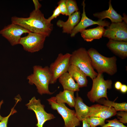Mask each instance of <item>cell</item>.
<instances>
[{
  "instance_id": "cell-15",
  "label": "cell",
  "mask_w": 127,
  "mask_h": 127,
  "mask_svg": "<svg viewBox=\"0 0 127 127\" xmlns=\"http://www.w3.org/2000/svg\"><path fill=\"white\" fill-rule=\"evenodd\" d=\"M107 45V47L115 54L122 59L127 58V42L109 40Z\"/></svg>"
},
{
  "instance_id": "cell-1",
  "label": "cell",
  "mask_w": 127,
  "mask_h": 127,
  "mask_svg": "<svg viewBox=\"0 0 127 127\" xmlns=\"http://www.w3.org/2000/svg\"><path fill=\"white\" fill-rule=\"evenodd\" d=\"M12 23L20 25L31 32L49 36L53 30V25L44 17L40 10H34L27 18L12 17Z\"/></svg>"
},
{
  "instance_id": "cell-12",
  "label": "cell",
  "mask_w": 127,
  "mask_h": 127,
  "mask_svg": "<svg viewBox=\"0 0 127 127\" xmlns=\"http://www.w3.org/2000/svg\"><path fill=\"white\" fill-rule=\"evenodd\" d=\"M82 5L83 6V12L82 15L81 20L71 31L70 34L71 37H74L78 32L85 29L88 27L93 25L97 24L103 27L106 26L108 27L109 26L110 23L107 21L100 20L95 21L88 18L86 16L85 13L84 0L83 1Z\"/></svg>"
},
{
  "instance_id": "cell-29",
  "label": "cell",
  "mask_w": 127,
  "mask_h": 127,
  "mask_svg": "<svg viewBox=\"0 0 127 127\" xmlns=\"http://www.w3.org/2000/svg\"><path fill=\"white\" fill-rule=\"evenodd\" d=\"M61 12L59 7L58 6L54 10L52 14L47 19L48 20L49 22H51L52 20L59 16Z\"/></svg>"
},
{
  "instance_id": "cell-28",
  "label": "cell",
  "mask_w": 127,
  "mask_h": 127,
  "mask_svg": "<svg viewBox=\"0 0 127 127\" xmlns=\"http://www.w3.org/2000/svg\"><path fill=\"white\" fill-rule=\"evenodd\" d=\"M61 14L68 16V13L65 0H61L58 3Z\"/></svg>"
},
{
  "instance_id": "cell-23",
  "label": "cell",
  "mask_w": 127,
  "mask_h": 127,
  "mask_svg": "<svg viewBox=\"0 0 127 127\" xmlns=\"http://www.w3.org/2000/svg\"><path fill=\"white\" fill-rule=\"evenodd\" d=\"M85 119L87 123L89 124L90 127H96L98 126L101 127L105 124V119L97 117H88Z\"/></svg>"
},
{
  "instance_id": "cell-17",
  "label": "cell",
  "mask_w": 127,
  "mask_h": 127,
  "mask_svg": "<svg viewBox=\"0 0 127 127\" xmlns=\"http://www.w3.org/2000/svg\"><path fill=\"white\" fill-rule=\"evenodd\" d=\"M74 107L77 117L80 121H82L88 117L90 112V107L84 103L83 99L79 96L77 92L75 98Z\"/></svg>"
},
{
  "instance_id": "cell-34",
  "label": "cell",
  "mask_w": 127,
  "mask_h": 127,
  "mask_svg": "<svg viewBox=\"0 0 127 127\" xmlns=\"http://www.w3.org/2000/svg\"><path fill=\"white\" fill-rule=\"evenodd\" d=\"M3 103V100H2L0 102V109L1 108V106L2 104ZM4 117H2L0 114V121H1L4 118Z\"/></svg>"
},
{
  "instance_id": "cell-14",
  "label": "cell",
  "mask_w": 127,
  "mask_h": 127,
  "mask_svg": "<svg viewBox=\"0 0 127 127\" xmlns=\"http://www.w3.org/2000/svg\"><path fill=\"white\" fill-rule=\"evenodd\" d=\"M80 14L79 11L75 12L68 17L66 21L64 22L59 20L57 22L56 24L58 27L62 28L63 33L70 34L75 27L79 22Z\"/></svg>"
},
{
  "instance_id": "cell-33",
  "label": "cell",
  "mask_w": 127,
  "mask_h": 127,
  "mask_svg": "<svg viewBox=\"0 0 127 127\" xmlns=\"http://www.w3.org/2000/svg\"><path fill=\"white\" fill-rule=\"evenodd\" d=\"M82 121L83 123L82 127H90V125L87 123L85 119L83 120Z\"/></svg>"
},
{
  "instance_id": "cell-31",
  "label": "cell",
  "mask_w": 127,
  "mask_h": 127,
  "mask_svg": "<svg viewBox=\"0 0 127 127\" xmlns=\"http://www.w3.org/2000/svg\"><path fill=\"white\" fill-rule=\"evenodd\" d=\"M121 91L123 93H125L127 91V86L125 84H122L120 89Z\"/></svg>"
},
{
  "instance_id": "cell-24",
  "label": "cell",
  "mask_w": 127,
  "mask_h": 127,
  "mask_svg": "<svg viewBox=\"0 0 127 127\" xmlns=\"http://www.w3.org/2000/svg\"><path fill=\"white\" fill-rule=\"evenodd\" d=\"M65 2L68 17L75 12L78 11V8L75 1L73 0H65Z\"/></svg>"
},
{
  "instance_id": "cell-6",
  "label": "cell",
  "mask_w": 127,
  "mask_h": 127,
  "mask_svg": "<svg viewBox=\"0 0 127 127\" xmlns=\"http://www.w3.org/2000/svg\"><path fill=\"white\" fill-rule=\"evenodd\" d=\"M53 109L57 111L62 117L64 122V127H76L80 126V121L75 111L70 109L65 104L57 101L54 97L47 99Z\"/></svg>"
},
{
  "instance_id": "cell-5",
  "label": "cell",
  "mask_w": 127,
  "mask_h": 127,
  "mask_svg": "<svg viewBox=\"0 0 127 127\" xmlns=\"http://www.w3.org/2000/svg\"><path fill=\"white\" fill-rule=\"evenodd\" d=\"M92 80L91 89L87 95L90 101L92 103L97 102L100 99L104 98L108 100L107 90L112 88V80H105L102 73H98L96 77Z\"/></svg>"
},
{
  "instance_id": "cell-7",
  "label": "cell",
  "mask_w": 127,
  "mask_h": 127,
  "mask_svg": "<svg viewBox=\"0 0 127 127\" xmlns=\"http://www.w3.org/2000/svg\"><path fill=\"white\" fill-rule=\"evenodd\" d=\"M71 54L67 53L63 54L60 53L55 61L49 67L51 75L50 84L56 82L58 79L63 74L67 72L70 65V61Z\"/></svg>"
},
{
  "instance_id": "cell-3",
  "label": "cell",
  "mask_w": 127,
  "mask_h": 127,
  "mask_svg": "<svg viewBox=\"0 0 127 127\" xmlns=\"http://www.w3.org/2000/svg\"><path fill=\"white\" fill-rule=\"evenodd\" d=\"M33 73L27 77L28 82L31 85L34 84L38 92L40 95L52 94L54 92H51L49 89L51 75L49 67H44L40 65H35L33 67Z\"/></svg>"
},
{
  "instance_id": "cell-10",
  "label": "cell",
  "mask_w": 127,
  "mask_h": 127,
  "mask_svg": "<svg viewBox=\"0 0 127 127\" xmlns=\"http://www.w3.org/2000/svg\"><path fill=\"white\" fill-rule=\"evenodd\" d=\"M28 109L33 111L35 113L37 120L36 124L37 127H43L46 121L54 119L55 117L51 113H48L44 110V106L41 104L39 99H36L33 97L26 105Z\"/></svg>"
},
{
  "instance_id": "cell-25",
  "label": "cell",
  "mask_w": 127,
  "mask_h": 127,
  "mask_svg": "<svg viewBox=\"0 0 127 127\" xmlns=\"http://www.w3.org/2000/svg\"><path fill=\"white\" fill-rule=\"evenodd\" d=\"M108 123L101 127H127L123 124L120 122L116 119L113 120H107Z\"/></svg>"
},
{
  "instance_id": "cell-9",
  "label": "cell",
  "mask_w": 127,
  "mask_h": 127,
  "mask_svg": "<svg viewBox=\"0 0 127 127\" xmlns=\"http://www.w3.org/2000/svg\"><path fill=\"white\" fill-rule=\"evenodd\" d=\"M31 32L22 26L12 23L0 31V34L12 46L19 44L21 35Z\"/></svg>"
},
{
  "instance_id": "cell-30",
  "label": "cell",
  "mask_w": 127,
  "mask_h": 127,
  "mask_svg": "<svg viewBox=\"0 0 127 127\" xmlns=\"http://www.w3.org/2000/svg\"><path fill=\"white\" fill-rule=\"evenodd\" d=\"M33 1L34 4L35 10H39L41 6V4L38 0H33Z\"/></svg>"
},
{
  "instance_id": "cell-32",
  "label": "cell",
  "mask_w": 127,
  "mask_h": 127,
  "mask_svg": "<svg viewBox=\"0 0 127 127\" xmlns=\"http://www.w3.org/2000/svg\"><path fill=\"white\" fill-rule=\"evenodd\" d=\"M121 83L119 81L116 82L115 84V87L117 90H119L122 85Z\"/></svg>"
},
{
  "instance_id": "cell-26",
  "label": "cell",
  "mask_w": 127,
  "mask_h": 127,
  "mask_svg": "<svg viewBox=\"0 0 127 127\" xmlns=\"http://www.w3.org/2000/svg\"><path fill=\"white\" fill-rule=\"evenodd\" d=\"M19 101V99H17L14 106L11 109V111L9 114L8 116L4 117V119L0 121V127H7V124L9 117L11 115L17 112L16 110L14 109V108Z\"/></svg>"
},
{
  "instance_id": "cell-8",
  "label": "cell",
  "mask_w": 127,
  "mask_h": 127,
  "mask_svg": "<svg viewBox=\"0 0 127 127\" xmlns=\"http://www.w3.org/2000/svg\"><path fill=\"white\" fill-rule=\"evenodd\" d=\"M46 37L41 34L30 32L26 36L21 37L19 44L27 51L31 53L37 52L43 48Z\"/></svg>"
},
{
  "instance_id": "cell-21",
  "label": "cell",
  "mask_w": 127,
  "mask_h": 127,
  "mask_svg": "<svg viewBox=\"0 0 127 127\" xmlns=\"http://www.w3.org/2000/svg\"><path fill=\"white\" fill-rule=\"evenodd\" d=\"M74 92L66 90L60 91L54 97L56 100L60 103H66L71 107H74L75 104Z\"/></svg>"
},
{
  "instance_id": "cell-22",
  "label": "cell",
  "mask_w": 127,
  "mask_h": 127,
  "mask_svg": "<svg viewBox=\"0 0 127 127\" xmlns=\"http://www.w3.org/2000/svg\"><path fill=\"white\" fill-rule=\"evenodd\" d=\"M97 102L103 105L111 106L113 107L116 111H127V103L126 102L118 103L109 100H105L104 98L101 99Z\"/></svg>"
},
{
  "instance_id": "cell-18",
  "label": "cell",
  "mask_w": 127,
  "mask_h": 127,
  "mask_svg": "<svg viewBox=\"0 0 127 127\" xmlns=\"http://www.w3.org/2000/svg\"><path fill=\"white\" fill-rule=\"evenodd\" d=\"M67 72L76 82L79 88L87 86L88 83L87 76L78 67L74 65L70 64Z\"/></svg>"
},
{
  "instance_id": "cell-13",
  "label": "cell",
  "mask_w": 127,
  "mask_h": 127,
  "mask_svg": "<svg viewBox=\"0 0 127 127\" xmlns=\"http://www.w3.org/2000/svg\"><path fill=\"white\" fill-rule=\"evenodd\" d=\"M88 117H97L106 119L116 115L117 111L112 107L99 104L90 107Z\"/></svg>"
},
{
  "instance_id": "cell-4",
  "label": "cell",
  "mask_w": 127,
  "mask_h": 127,
  "mask_svg": "<svg viewBox=\"0 0 127 127\" xmlns=\"http://www.w3.org/2000/svg\"><path fill=\"white\" fill-rule=\"evenodd\" d=\"M70 63V64L74 65L79 68L92 80L98 74L92 66L91 59L87 51L84 48H80L72 52L71 54Z\"/></svg>"
},
{
  "instance_id": "cell-20",
  "label": "cell",
  "mask_w": 127,
  "mask_h": 127,
  "mask_svg": "<svg viewBox=\"0 0 127 127\" xmlns=\"http://www.w3.org/2000/svg\"><path fill=\"white\" fill-rule=\"evenodd\" d=\"M59 82L63 87L64 90L74 92L79 91V87L76 83L67 72L62 75L58 79Z\"/></svg>"
},
{
  "instance_id": "cell-27",
  "label": "cell",
  "mask_w": 127,
  "mask_h": 127,
  "mask_svg": "<svg viewBox=\"0 0 127 127\" xmlns=\"http://www.w3.org/2000/svg\"><path fill=\"white\" fill-rule=\"evenodd\" d=\"M119 121L122 123H127V111H121L117 112L116 114Z\"/></svg>"
},
{
  "instance_id": "cell-2",
  "label": "cell",
  "mask_w": 127,
  "mask_h": 127,
  "mask_svg": "<svg viewBox=\"0 0 127 127\" xmlns=\"http://www.w3.org/2000/svg\"><path fill=\"white\" fill-rule=\"evenodd\" d=\"M87 51L91 59L92 66L98 73H105L112 75L117 72V59L115 56L106 57L93 48H91Z\"/></svg>"
},
{
  "instance_id": "cell-16",
  "label": "cell",
  "mask_w": 127,
  "mask_h": 127,
  "mask_svg": "<svg viewBox=\"0 0 127 127\" xmlns=\"http://www.w3.org/2000/svg\"><path fill=\"white\" fill-rule=\"evenodd\" d=\"M111 2V0H110L109 2V7L107 10L95 13L93 14L94 16L102 20L105 18H109L112 23L121 22L123 20H124L125 18L122 17L114 9Z\"/></svg>"
},
{
  "instance_id": "cell-11",
  "label": "cell",
  "mask_w": 127,
  "mask_h": 127,
  "mask_svg": "<svg viewBox=\"0 0 127 127\" xmlns=\"http://www.w3.org/2000/svg\"><path fill=\"white\" fill-rule=\"evenodd\" d=\"M103 36L109 40L127 42V23L125 21L112 23L105 30Z\"/></svg>"
},
{
  "instance_id": "cell-19",
  "label": "cell",
  "mask_w": 127,
  "mask_h": 127,
  "mask_svg": "<svg viewBox=\"0 0 127 127\" xmlns=\"http://www.w3.org/2000/svg\"><path fill=\"white\" fill-rule=\"evenodd\" d=\"M103 27L99 25L95 28L83 30L80 32L84 40L91 42L94 40L102 38L105 30Z\"/></svg>"
}]
</instances>
